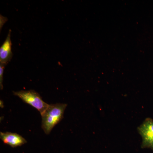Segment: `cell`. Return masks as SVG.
<instances>
[{"mask_svg":"<svg viewBox=\"0 0 153 153\" xmlns=\"http://www.w3.org/2000/svg\"><path fill=\"white\" fill-rule=\"evenodd\" d=\"M14 95L19 97L25 103L35 108L41 115L47 109L49 105L42 100L39 94L34 90L13 91Z\"/></svg>","mask_w":153,"mask_h":153,"instance_id":"obj_2","label":"cell"},{"mask_svg":"<svg viewBox=\"0 0 153 153\" xmlns=\"http://www.w3.org/2000/svg\"><path fill=\"white\" fill-rule=\"evenodd\" d=\"M138 131L142 138L141 148H149L153 151V120L147 118L138 128Z\"/></svg>","mask_w":153,"mask_h":153,"instance_id":"obj_3","label":"cell"},{"mask_svg":"<svg viewBox=\"0 0 153 153\" xmlns=\"http://www.w3.org/2000/svg\"><path fill=\"white\" fill-rule=\"evenodd\" d=\"M11 33V30H10L5 41L0 48V64L5 66L10 61L13 55Z\"/></svg>","mask_w":153,"mask_h":153,"instance_id":"obj_5","label":"cell"},{"mask_svg":"<svg viewBox=\"0 0 153 153\" xmlns=\"http://www.w3.org/2000/svg\"><path fill=\"white\" fill-rule=\"evenodd\" d=\"M67 104L56 103L49 105L42 115V128L47 134L51 132L52 129L63 119Z\"/></svg>","mask_w":153,"mask_h":153,"instance_id":"obj_1","label":"cell"},{"mask_svg":"<svg viewBox=\"0 0 153 153\" xmlns=\"http://www.w3.org/2000/svg\"><path fill=\"white\" fill-rule=\"evenodd\" d=\"M0 138L4 143L12 148L21 146L27 143V140L20 134L10 132H1Z\"/></svg>","mask_w":153,"mask_h":153,"instance_id":"obj_4","label":"cell"},{"mask_svg":"<svg viewBox=\"0 0 153 153\" xmlns=\"http://www.w3.org/2000/svg\"><path fill=\"white\" fill-rule=\"evenodd\" d=\"M5 67V65L0 64V88L1 90H2L3 88V76H4Z\"/></svg>","mask_w":153,"mask_h":153,"instance_id":"obj_6","label":"cell"}]
</instances>
